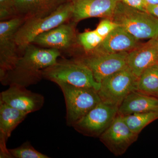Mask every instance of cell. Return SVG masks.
I'll list each match as a JSON object with an SVG mask.
<instances>
[{"label":"cell","mask_w":158,"mask_h":158,"mask_svg":"<svg viewBox=\"0 0 158 158\" xmlns=\"http://www.w3.org/2000/svg\"><path fill=\"white\" fill-rule=\"evenodd\" d=\"M70 0H13L17 16L28 19L42 17L52 14Z\"/></svg>","instance_id":"17"},{"label":"cell","mask_w":158,"mask_h":158,"mask_svg":"<svg viewBox=\"0 0 158 158\" xmlns=\"http://www.w3.org/2000/svg\"><path fill=\"white\" fill-rule=\"evenodd\" d=\"M158 111V98L142 93L133 91L118 108V114L125 116L136 113Z\"/></svg>","instance_id":"18"},{"label":"cell","mask_w":158,"mask_h":158,"mask_svg":"<svg viewBox=\"0 0 158 158\" xmlns=\"http://www.w3.org/2000/svg\"><path fill=\"white\" fill-rule=\"evenodd\" d=\"M76 24L69 21L42 34L35 38L32 44L43 48L55 49L68 56H73L79 44L76 31Z\"/></svg>","instance_id":"9"},{"label":"cell","mask_w":158,"mask_h":158,"mask_svg":"<svg viewBox=\"0 0 158 158\" xmlns=\"http://www.w3.org/2000/svg\"><path fill=\"white\" fill-rule=\"evenodd\" d=\"M139 44L138 40L118 26L105 37L95 50L89 53L108 54L129 52Z\"/></svg>","instance_id":"16"},{"label":"cell","mask_w":158,"mask_h":158,"mask_svg":"<svg viewBox=\"0 0 158 158\" xmlns=\"http://www.w3.org/2000/svg\"><path fill=\"white\" fill-rule=\"evenodd\" d=\"M146 11L158 19V4L148 5Z\"/></svg>","instance_id":"26"},{"label":"cell","mask_w":158,"mask_h":158,"mask_svg":"<svg viewBox=\"0 0 158 158\" xmlns=\"http://www.w3.org/2000/svg\"><path fill=\"white\" fill-rule=\"evenodd\" d=\"M137 90L158 98V63L143 71L138 77Z\"/></svg>","instance_id":"19"},{"label":"cell","mask_w":158,"mask_h":158,"mask_svg":"<svg viewBox=\"0 0 158 158\" xmlns=\"http://www.w3.org/2000/svg\"><path fill=\"white\" fill-rule=\"evenodd\" d=\"M118 26L112 19H105L98 24L95 31L100 36L105 38Z\"/></svg>","instance_id":"24"},{"label":"cell","mask_w":158,"mask_h":158,"mask_svg":"<svg viewBox=\"0 0 158 158\" xmlns=\"http://www.w3.org/2000/svg\"><path fill=\"white\" fill-rule=\"evenodd\" d=\"M25 20L17 16L0 22V78L14 66L22 56L15 35Z\"/></svg>","instance_id":"7"},{"label":"cell","mask_w":158,"mask_h":158,"mask_svg":"<svg viewBox=\"0 0 158 158\" xmlns=\"http://www.w3.org/2000/svg\"><path fill=\"white\" fill-rule=\"evenodd\" d=\"M73 13L71 21L75 24L92 17L111 19L119 0H71Z\"/></svg>","instance_id":"13"},{"label":"cell","mask_w":158,"mask_h":158,"mask_svg":"<svg viewBox=\"0 0 158 158\" xmlns=\"http://www.w3.org/2000/svg\"><path fill=\"white\" fill-rule=\"evenodd\" d=\"M111 19L138 40L157 39L158 19L119 1Z\"/></svg>","instance_id":"4"},{"label":"cell","mask_w":158,"mask_h":158,"mask_svg":"<svg viewBox=\"0 0 158 158\" xmlns=\"http://www.w3.org/2000/svg\"><path fill=\"white\" fill-rule=\"evenodd\" d=\"M157 39H158V37Z\"/></svg>","instance_id":"28"},{"label":"cell","mask_w":158,"mask_h":158,"mask_svg":"<svg viewBox=\"0 0 158 158\" xmlns=\"http://www.w3.org/2000/svg\"><path fill=\"white\" fill-rule=\"evenodd\" d=\"M72 13V3L70 0L49 15L26 19L15 35L16 43L21 55H22L26 47L32 43L40 34L70 21Z\"/></svg>","instance_id":"3"},{"label":"cell","mask_w":158,"mask_h":158,"mask_svg":"<svg viewBox=\"0 0 158 158\" xmlns=\"http://www.w3.org/2000/svg\"><path fill=\"white\" fill-rule=\"evenodd\" d=\"M104 39L95 30L86 31L77 35L78 42L85 51V53L90 52L95 50Z\"/></svg>","instance_id":"21"},{"label":"cell","mask_w":158,"mask_h":158,"mask_svg":"<svg viewBox=\"0 0 158 158\" xmlns=\"http://www.w3.org/2000/svg\"><path fill=\"white\" fill-rule=\"evenodd\" d=\"M158 63V40L149 39L139 45L128 54V66L139 77L143 71Z\"/></svg>","instance_id":"15"},{"label":"cell","mask_w":158,"mask_h":158,"mask_svg":"<svg viewBox=\"0 0 158 158\" xmlns=\"http://www.w3.org/2000/svg\"><path fill=\"white\" fill-rule=\"evenodd\" d=\"M119 1L134 9L147 11L146 8L148 5L144 0H119Z\"/></svg>","instance_id":"25"},{"label":"cell","mask_w":158,"mask_h":158,"mask_svg":"<svg viewBox=\"0 0 158 158\" xmlns=\"http://www.w3.org/2000/svg\"><path fill=\"white\" fill-rule=\"evenodd\" d=\"M1 92L0 101L27 114L40 110L44 98L40 94L28 90L26 87L13 84Z\"/></svg>","instance_id":"12"},{"label":"cell","mask_w":158,"mask_h":158,"mask_svg":"<svg viewBox=\"0 0 158 158\" xmlns=\"http://www.w3.org/2000/svg\"><path fill=\"white\" fill-rule=\"evenodd\" d=\"M62 90L66 105V124L73 126L102 101L98 90L92 88L76 87L69 84H57Z\"/></svg>","instance_id":"5"},{"label":"cell","mask_w":158,"mask_h":158,"mask_svg":"<svg viewBox=\"0 0 158 158\" xmlns=\"http://www.w3.org/2000/svg\"><path fill=\"white\" fill-rule=\"evenodd\" d=\"M138 79L127 66L102 81L99 96L102 101L118 107L130 93L138 90Z\"/></svg>","instance_id":"6"},{"label":"cell","mask_w":158,"mask_h":158,"mask_svg":"<svg viewBox=\"0 0 158 158\" xmlns=\"http://www.w3.org/2000/svg\"><path fill=\"white\" fill-rule=\"evenodd\" d=\"M123 116L130 129L139 135L144 127L158 119V111L134 113Z\"/></svg>","instance_id":"20"},{"label":"cell","mask_w":158,"mask_h":158,"mask_svg":"<svg viewBox=\"0 0 158 158\" xmlns=\"http://www.w3.org/2000/svg\"><path fill=\"white\" fill-rule=\"evenodd\" d=\"M118 108L101 101L73 127L84 135L99 137L118 115Z\"/></svg>","instance_id":"8"},{"label":"cell","mask_w":158,"mask_h":158,"mask_svg":"<svg viewBox=\"0 0 158 158\" xmlns=\"http://www.w3.org/2000/svg\"><path fill=\"white\" fill-rule=\"evenodd\" d=\"M28 115L0 101V158H12L6 143L12 131Z\"/></svg>","instance_id":"14"},{"label":"cell","mask_w":158,"mask_h":158,"mask_svg":"<svg viewBox=\"0 0 158 158\" xmlns=\"http://www.w3.org/2000/svg\"><path fill=\"white\" fill-rule=\"evenodd\" d=\"M9 150L11 157L13 158H49L35 149L28 141L25 142L19 147Z\"/></svg>","instance_id":"22"},{"label":"cell","mask_w":158,"mask_h":158,"mask_svg":"<svg viewBox=\"0 0 158 158\" xmlns=\"http://www.w3.org/2000/svg\"><path fill=\"white\" fill-rule=\"evenodd\" d=\"M148 5H154L158 4V0H144Z\"/></svg>","instance_id":"27"},{"label":"cell","mask_w":158,"mask_h":158,"mask_svg":"<svg viewBox=\"0 0 158 158\" xmlns=\"http://www.w3.org/2000/svg\"><path fill=\"white\" fill-rule=\"evenodd\" d=\"M128 52L108 54L89 53L73 57L90 69L97 81L101 83L111 75L128 66Z\"/></svg>","instance_id":"10"},{"label":"cell","mask_w":158,"mask_h":158,"mask_svg":"<svg viewBox=\"0 0 158 158\" xmlns=\"http://www.w3.org/2000/svg\"><path fill=\"white\" fill-rule=\"evenodd\" d=\"M43 78L57 84L64 83L78 87L98 90L101 83L97 81L90 69L80 60L63 58L43 71Z\"/></svg>","instance_id":"2"},{"label":"cell","mask_w":158,"mask_h":158,"mask_svg":"<svg viewBox=\"0 0 158 158\" xmlns=\"http://www.w3.org/2000/svg\"><path fill=\"white\" fill-rule=\"evenodd\" d=\"M13 0H0V20H6L17 17Z\"/></svg>","instance_id":"23"},{"label":"cell","mask_w":158,"mask_h":158,"mask_svg":"<svg viewBox=\"0 0 158 158\" xmlns=\"http://www.w3.org/2000/svg\"><path fill=\"white\" fill-rule=\"evenodd\" d=\"M62 56L55 49L43 48L30 44L24 50L14 66L0 78L2 85L16 84L27 87L43 79V71L55 64Z\"/></svg>","instance_id":"1"},{"label":"cell","mask_w":158,"mask_h":158,"mask_svg":"<svg viewBox=\"0 0 158 158\" xmlns=\"http://www.w3.org/2000/svg\"><path fill=\"white\" fill-rule=\"evenodd\" d=\"M138 135L130 129L123 116L118 114L99 138L114 156H119L124 154L130 146L137 141Z\"/></svg>","instance_id":"11"}]
</instances>
